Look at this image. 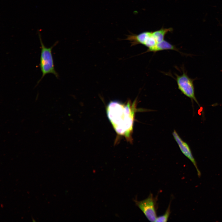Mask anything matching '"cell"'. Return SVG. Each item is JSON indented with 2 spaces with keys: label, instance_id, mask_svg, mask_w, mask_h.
<instances>
[{
  "label": "cell",
  "instance_id": "obj_6",
  "mask_svg": "<svg viewBox=\"0 0 222 222\" xmlns=\"http://www.w3.org/2000/svg\"><path fill=\"white\" fill-rule=\"evenodd\" d=\"M172 134L181 151L193 164L197 171L198 176L200 177L201 175V172L198 168L196 161L193 157L189 146L186 142L182 140L175 130H174Z\"/></svg>",
  "mask_w": 222,
  "mask_h": 222
},
{
  "label": "cell",
  "instance_id": "obj_9",
  "mask_svg": "<svg viewBox=\"0 0 222 222\" xmlns=\"http://www.w3.org/2000/svg\"><path fill=\"white\" fill-rule=\"evenodd\" d=\"M170 203L165 213L162 215L157 217L155 222H165L168 221L171 213Z\"/></svg>",
  "mask_w": 222,
  "mask_h": 222
},
{
  "label": "cell",
  "instance_id": "obj_3",
  "mask_svg": "<svg viewBox=\"0 0 222 222\" xmlns=\"http://www.w3.org/2000/svg\"><path fill=\"white\" fill-rule=\"evenodd\" d=\"M156 201L155 198L150 193L146 199L141 201L135 199L134 202L149 221L155 222L157 217Z\"/></svg>",
  "mask_w": 222,
  "mask_h": 222
},
{
  "label": "cell",
  "instance_id": "obj_8",
  "mask_svg": "<svg viewBox=\"0 0 222 222\" xmlns=\"http://www.w3.org/2000/svg\"><path fill=\"white\" fill-rule=\"evenodd\" d=\"M173 29L171 27L164 28L162 27L160 29L153 31V35L157 43H159L164 40L165 35L168 32H172Z\"/></svg>",
  "mask_w": 222,
  "mask_h": 222
},
{
  "label": "cell",
  "instance_id": "obj_2",
  "mask_svg": "<svg viewBox=\"0 0 222 222\" xmlns=\"http://www.w3.org/2000/svg\"><path fill=\"white\" fill-rule=\"evenodd\" d=\"M39 35L41 48L39 65L42 75L40 79L38 81L37 84L45 75L48 74L52 73L54 75L56 78H58L59 77L58 73L55 70L52 54V49L57 44V42H56L50 47H46L43 43L40 35L39 33Z\"/></svg>",
  "mask_w": 222,
  "mask_h": 222
},
{
  "label": "cell",
  "instance_id": "obj_4",
  "mask_svg": "<svg viewBox=\"0 0 222 222\" xmlns=\"http://www.w3.org/2000/svg\"><path fill=\"white\" fill-rule=\"evenodd\" d=\"M176 80L180 91L186 96L197 103L195 96L193 80L183 72L181 75H176Z\"/></svg>",
  "mask_w": 222,
  "mask_h": 222
},
{
  "label": "cell",
  "instance_id": "obj_5",
  "mask_svg": "<svg viewBox=\"0 0 222 222\" xmlns=\"http://www.w3.org/2000/svg\"><path fill=\"white\" fill-rule=\"evenodd\" d=\"M125 39L130 41L132 46L142 44L148 48L153 47L157 43L153 31H144L138 35H129Z\"/></svg>",
  "mask_w": 222,
  "mask_h": 222
},
{
  "label": "cell",
  "instance_id": "obj_7",
  "mask_svg": "<svg viewBox=\"0 0 222 222\" xmlns=\"http://www.w3.org/2000/svg\"><path fill=\"white\" fill-rule=\"evenodd\" d=\"M165 50H173L178 51V49L174 45L168 41L164 40L162 41L157 43L154 46L148 48L146 52H154Z\"/></svg>",
  "mask_w": 222,
  "mask_h": 222
},
{
  "label": "cell",
  "instance_id": "obj_1",
  "mask_svg": "<svg viewBox=\"0 0 222 222\" xmlns=\"http://www.w3.org/2000/svg\"><path fill=\"white\" fill-rule=\"evenodd\" d=\"M137 100L132 103L129 101L122 103L116 101H110L106 108L107 117L117 134L133 141L134 123L137 111Z\"/></svg>",
  "mask_w": 222,
  "mask_h": 222
}]
</instances>
